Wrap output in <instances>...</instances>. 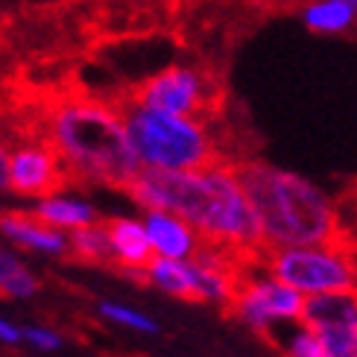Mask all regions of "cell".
I'll return each mask as SVG.
<instances>
[{"label":"cell","instance_id":"obj_1","mask_svg":"<svg viewBox=\"0 0 357 357\" xmlns=\"http://www.w3.org/2000/svg\"><path fill=\"white\" fill-rule=\"evenodd\" d=\"M146 211H170L188 220L208 243L241 252H264L258 214L229 165L202 170H155L144 167L123 188Z\"/></svg>","mask_w":357,"mask_h":357},{"label":"cell","instance_id":"obj_2","mask_svg":"<svg viewBox=\"0 0 357 357\" xmlns=\"http://www.w3.org/2000/svg\"><path fill=\"white\" fill-rule=\"evenodd\" d=\"M229 167L255 208L266 246H349L331 199L307 178L261 158H234Z\"/></svg>","mask_w":357,"mask_h":357},{"label":"cell","instance_id":"obj_3","mask_svg":"<svg viewBox=\"0 0 357 357\" xmlns=\"http://www.w3.org/2000/svg\"><path fill=\"white\" fill-rule=\"evenodd\" d=\"M121 112L129 141L135 146L144 167L155 170H202L211 165H229L214 138L208 135V123L197 117L173 114L132 102L126 97H106Z\"/></svg>","mask_w":357,"mask_h":357},{"label":"cell","instance_id":"obj_4","mask_svg":"<svg viewBox=\"0 0 357 357\" xmlns=\"http://www.w3.org/2000/svg\"><path fill=\"white\" fill-rule=\"evenodd\" d=\"M141 106L197 117L202 123L220 121L222 112V82L217 73H205L199 68L173 65L155 77H146L135 85H129L121 94Z\"/></svg>","mask_w":357,"mask_h":357},{"label":"cell","instance_id":"obj_5","mask_svg":"<svg viewBox=\"0 0 357 357\" xmlns=\"http://www.w3.org/2000/svg\"><path fill=\"white\" fill-rule=\"evenodd\" d=\"M266 273L302 293H334L357 287V270L346 249L328 246H266Z\"/></svg>","mask_w":357,"mask_h":357},{"label":"cell","instance_id":"obj_6","mask_svg":"<svg viewBox=\"0 0 357 357\" xmlns=\"http://www.w3.org/2000/svg\"><path fill=\"white\" fill-rule=\"evenodd\" d=\"M73 182L70 170L47 144H26L9 158V188L21 197H53Z\"/></svg>","mask_w":357,"mask_h":357},{"label":"cell","instance_id":"obj_7","mask_svg":"<svg viewBox=\"0 0 357 357\" xmlns=\"http://www.w3.org/2000/svg\"><path fill=\"white\" fill-rule=\"evenodd\" d=\"M144 229L150 234V243L155 255L161 258H176V261H190L197 255L202 237L188 220L176 217L170 211H146Z\"/></svg>","mask_w":357,"mask_h":357},{"label":"cell","instance_id":"obj_8","mask_svg":"<svg viewBox=\"0 0 357 357\" xmlns=\"http://www.w3.org/2000/svg\"><path fill=\"white\" fill-rule=\"evenodd\" d=\"M102 226H106L117 255V275H126L129 270H150V264L155 261V249L150 243L144 222L126 217H106Z\"/></svg>","mask_w":357,"mask_h":357},{"label":"cell","instance_id":"obj_9","mask_svg":"<svg viewBox=\"0 0 357 357\" xmlns=\"http://www.w3.org/2000/svg\"><path fill=\"white\" fill-rule=\"evenodd\" d=\"M0 231L26 249L68 255V237L50 222H44L36 211H0Z\"/></svg>","mask_w":357,"mask_h":357},{"label":"cell","instance_id":"obj_10","mask_svg":"<svg viewBox=\"0 0 357 357\" xmlns=\"http://www.w3.org/2000/svg\"><path fill=\"white\" fill-rule=\"evenodd\" d=\"M305 328L322 325H357V287L334 290V293H310L299 319Z\"/></svg>","mask_w":357,"mask_h":357},{"label":"cell","instance_id":"obj_11","mask_svg":"<svg viewBox=\"0 0 357 357\" xmlns=\"http://www.w3.org/2000/svg\"><path fill=\"white\" fill-rule=\"evenodd\" d=\"M150 284H155L158 290H165L170 296L190 305H205L202 293H199V281H197V270H193L190 261H176V258H161L155 255V261L150 264Z\"/></svg>","mask_w":357,"mask_h":357},{"label":"cell","instance_id":"obj_12","mask_svg":"<svg viewBox=\"0 0 357 357\" xmlns=\"http://www.w3.org/2000/svg\"><path fill=\"white\" fill-rule=\"evenodd\" d=\"M68 258L77 264H91V266H102V270L117 273V255L102 220L91 222V226H79L68 234Z\"/></svg>","mask_w":357,"mask_h":357},{"label":"cell","instance_id":"obj_13","mask_svg":"<svg viewBox=\"0 0 357 357\" xmlns=\"http://www.w3.org/2000/svg\"><path fill=\"white\" fill-rule=\"evenodd\" d=\"M33 211L56 229H79V226H91V222H97V211L91 205L73 202V199L50 197V199H44L38 208H33Z\"/></svg>","mask_w":357,"mask_h":357},{"label":"cell","instance_id":"obj_14","mask_svg":"<svg viewBox=\"0 0 357 357\" xmlns=\"http://www.w3.org/2000/svg\"><path fill=\"white\" fill-rule=\"evenodd\" d=\"M357 9L343 0H319L305 9V24L310 33H343L351 26Z\"/></svg>","mask_w":357,"mask_h":357},{"label":"cell","instance_id":"obj_15","mask_svg":"<svg viewBox=\"0 0 357 357\" xmlns=\"http://www.w3.org/2000/svg\"><path fill=\"white\" fill-rule=\"evenodd\" d=\"M36 290H38V278L12 252L0 249V296L24 299V296H33Z\"/></svg>","mask_w":357,"mask_h":357},{"label":"cell","instance_id":"obj_16","mask_svg":"<svg viewBox=\"0 0 357 357\" xmlns=\"http://www.w3.org/2000/svg\"><path fill=\"white\" fill-rule=\"evenodd\" d=\"M310 331L319 337L325 357H357V325H322Z\"/></svg>","mask_w":357,"mask_h":357},{"label":"cell","instance_id":"obj_17","mask_svg":"<svg viewBox=\"0 0 357 357\" xmlns=\"http://www.w3.org/2000/svg\"><path fill=\"white\" fill-rule=\"evenodd\" d=\"M100 314L117 322V325H126L132 331H141V334H158V322L138 314V310L132 307H123V305H114V302H100Z\"/></svg>","mask_w":357,"mask_h":357},{"label":"cell","instance_id":"obj_18","mask_svg":"<svg viewBox=\"0 0 357 357\" xmlns=\"http://www.w3.org/2000/svg\"><path fill=\"white\" fill-rule=\"evenodd\" d=\"M21 334H24V340H29L33 346L47 349V351H53V349L62 346V340H59L53 331H47V328H21Z\"/></svg>","mask_w":357,"mask_h":357},{"label":"cell","instance_id":"obj_19","mask_svg":"<svg viewBox=\"0 0 357 357\" xmlns=\"http://www.w3.org/2000/svg\"><path fill=\"white\" fill-rule=\"evenodd\" d=\"M9 150H6V144L0 141V190H3L9 185Z\"/></svg>","mask_w":357,"mask_h":357},{"label":"cell","instance_id":"obj_20","mask_svg":"<svg viewBox=\"0 0 357 357\" xmlns=\"http://www.w3.org/2000/svg\"><path fill=\"white\" fill-rule=\"evenodd\" d=\"M24 334L21 328H15V325H9L6 319H0V340H6V343H18Z\"/></svg>","mask_w":357,"mask_h":357},{"label":"cell","instance_id":"obj_21","mask_svg":"<svg viewBox=\"0 0 357 357\" xmlns=\"http://www.w3.org/2000/svg\"><path fill=\"white\" fill-rule=\"evenodd\" d=\"M343 3H349V6H354V9H357V0H343Z\"/></svg>","mask_w":357,"mask_h":357}]
</instances>
